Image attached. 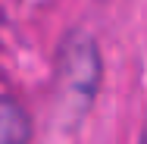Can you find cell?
Returning a JSON list of instances; mask_svg holds the SVG:
<instances>
[{"label":"cell","instance_id":"obj_1","mask_svg":"<svg viewBox=\"0 0 147 144\" xmlns=\"http://www.w3.org/2000/svg\"><path fill=\"white\" fill-rule=\"evenodd\" d=\"M100 47L85 28L66 31L53 59V97L66 125H75L88 116L100 91Z\"/></svg>","mask_w":147,"mask_h":144},{"label":"cell","instance_id":"obj_2","mask_svg":"<svg viewBox=\"0 0 147 144\" xmlns=\"http://www.w3.org/2000/svg\"><path fill=\"white\" fill-rule=\"evenodd\" d=\"M34 125L28 110L16 100L0 94V144H31Z\"/></svg>","mask_w":147,"mask_h":144}]
</instances>
